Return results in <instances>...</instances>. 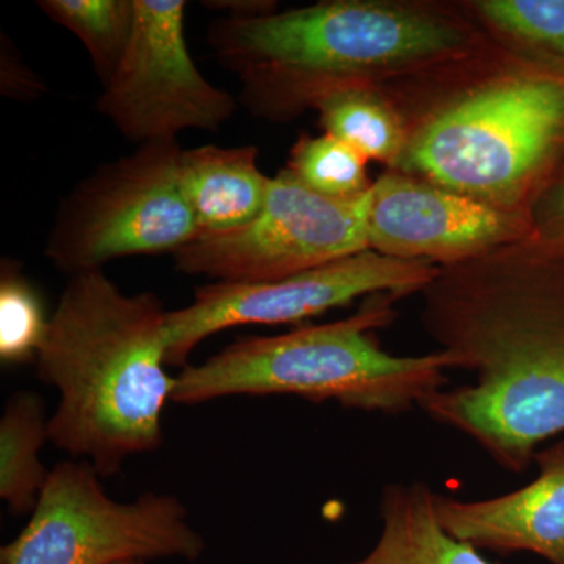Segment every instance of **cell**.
Returning a JSON list of instances; mask_svg holds the SVG:
<instances>
[{
    "instance_id": "3",
    "label": "cell",
    "mask_w": 564,
    "mask_h": 564,
    "mask_svg": "<svg viewBox=\"0 0 564 564\" xmlns=\"http://www.w3.org/2000/svg\"><path fill=\"white\" fill-rule=\"evenodd\" d=\"M489 39L462 3L323 0L215 21L207 43L240 82L252 117L285 122L333 93L386 87L469 54Z\"/></svg>"
},
{
    "instance_id": "12",
    "label": "cell",
    "mask_w": 564,
    "mask_h": 564,
    "mask_svg": "<svg viewBox=\"0 0 564 564\" xmlns=\"http://www.w3.org/2000/svg\"><path fill=\"white\" fill-rule=\"evenodd\" d=\"M540 474L532 484L492 499L434 496L441 525L477 549L532 552L564 564V441L534 454Z\"/></svg>"
},
{
    "instance_id": "4",
    "label": "cell",
    "mask_w": 564,
    "mask_h": 564,
    "mask_svg": "<svg viewBox=\"0 0 564 564\" xmlns=\"http://www.w3.org/2000/svg\"><path fill=\"white\" fill-rule=\"evenodd\" d=\"M169 311L151 292L128 295L93 270L74 274L36 352V373L57 389L50 441L101 477L162 445V413L176 377L166 373Z\"/></svg>"
},
{
    "instance_id": "21",
    "label": "cell",
    "mask_w": 564,
    "mask_h": 564,
    "mask_svg": "<svg viewBox=\"0 0 564 564\" xmlns=\"http://www.w3.org/2000/svg\"><path fill=\"white\" fill-rule=\"evenodd\" d=\"M534 239L564 252V166L532 209Z\"/></svg>"
},
{
    "instance_id": "15",
    "label": "cell",
    "mask_w": 564,
    "mask_h": 564,
    "mask_svg": "<svg viewBox=\"0 0 564 564\" xmlns=\"http://www.w3.org/2000/svg\"><path fill=\"white\" fill-rule=\"evenodd\" d=\"M50 419L35 392H18L0 419V497L13 514L31 513L50 478L40 451L50 440Z\"/></svg>"
},
{
    "instance_id": "23",
    "label": "cell",
    "mask_w": 564,
    "mask_h": 564,
    "mask_svg": "<svg viewBox=\"0 0 564 564\" xmlns=\"http://www.w3.org/2000/svg\"><path fill=\"white\" fill-rule=\"evenodd\" d=\"M113 564H147V562H141V560H124V562H117Z\"/></svg>"
},
{
    "instance_id": "18",
    "label": "cell",
    "mask_w": 564,
    "mask_h": 564,
    "mask_svg": "<svg viewBox=\"0 0 564 564\" xmlns=\"http://www.w3.org/2000/svg\"><path fill=\"white\" fill-rule=\"evenodd\" d=\"M36 6L80 40L106 85L131 41L135 0H40Z\"/></svg>"
},
{
    "instance_id": "20",
    "label": "cell",
    "mask_w": 564,
    "mask_h": 564,
    "mask_svg": "<svg viewBox=\"0 0 564 564\" xmlns=\"http://www.w3.org/2000/svg\"><path fill=\"white\" fill-rule=\"evenodd\" d=\"M47 322L39 296L20 273L2 270L0 284V358L3 362L35 359Z\"/></svg>"
},
{
    "instance_id": "8",
    "label": "cell",
    "mask_w": 564,
    "mask_h": 564,
    "mask_svg": "<svg viewBox=\"0 0 564 564\" xmlns=\"http://www.w3.org/2000/svg\"><path fill=\"white\" fill-rule=\"evenodd\" d=\"M370 199L372 191L356 199L326 198L282 169L254 220L185 245L173 254L176 270L220 282H262L343 261L370 250Z\"/></svg>"
},
{
    "instance_id": "1",
    "label": "cell",
    "mask_w": 564,
    "mask_h": 564,
    "mask_svg": "<svg viewBox=\"0 0 564 564\" xmlns=\"http://www.w3.org/2000/svg\"><path fill=\"white\" fill-rule=\"evenodd\" d=\"M422 295L426 333L475 383L433 393L421 410L524 473L564 433V252L522 240L440 267Z\"/></svg>"
},
{
    "instance_id": "19",
    "label": "cell",
    "mask_w": 564,
    "mask_h": 564,
    "mask_svg": "<svg viewBox=\"0 0 564 564\" xmlns=\"http://www.w3.org/2000/svg\"><path fill=\"white\" fill-rule=\"evenodd\" d=\"M367 162L344 141L323 132L318 137H300L285 170L304 187L326 198L356 199L373 187Z\"/></svg>"
},
{
    "instance_id": "16",
    "label": "cell",
    "mask_w": 564,
    "mask_h": 564,
    "mask_svg": "<svg viewBox=\"0 0 564 564\" xmlns=\"http://www.w3.org/2000/svg\"><path fill=\"white\" fill-rule=\"evenodd\" d=\"M314 110L323 132L344 141L367 161L395 169L406 133L402 115L383 88H345L326 96Z\"/></svg>"
},
{
    "instance_id": "11",
    "label": "cell",
    "mask_w": 564,
    "mask_h": 564,
    "mask_svg": "<svg viewBox=\"0 0 564 564\" xmlns=\"http://www.w3.org/2000/svg\"><path fill=\"white\" fill-rule=\"evenodd\" d=\"M533 237L530 215L496 209L393 170L373 182L369 248L389 258L455 265Z\"/></svg>"
},
{
    "instance_id": "10",
    "label": "cell",
    "mask_w": 564,
    "mask_h": 564,
    "mask_svg": "<svg viewBox=\"0 0 564 564\" xmlns=\"http://www.w3.org/2000/svg\"><path fill=\"white\" fill-rule=\"evenodd\" d=\"M185 9L184 0H135L128 50L96 104L139 147L176 140L187 129L218 131L236 113L237 99L212 85L193 62Z\"/></svg>"
},
{
    "instance_id": "6",
    "label": "cell",
    "mask_w": 564,
    "mask_h": 564,
    "mask_svg": "<svg viewBox=\"0 0 564 564\" xmlns=\"http://www.w3.org/2000/svg\"><path fill=\"white\" fill-rule=\"evenodd\" d=\"M181 152L177 140L154 141L80 182L55 217L46 258L74 276L129 256L174 254L198 239Z\"/></svg>"
},
{
    "instance_id": "17",
    "label": "cell",
    "mask_w": 564,
    "mask_h": 564,
    "mask_svg": "<svg viewBox=\"0 0 564 564\" xmlns=\"http://www.w3.org/2000/svg\"><path fill=\"white\" fill-rule=\"evenodd\" d=\"M494 40L564 73V0L466 2Z\"/></svg>"
},
{
    "instance_id": "22",
    "label": "cell",
    "mask_w": 564,
    "mask_h": 564,
    "mask_svg": "<svg viewBox=\"0 0 564 564\" xmlns=\"http://www.w3.org/2000/svg\"><path fill=\"white\" fill-rule=\"evenodd\" d=\"M206 9L228 11L231 18L267 17L276 11V2L272 0H215L204 2Z\"/></svg>"
},
{
    "instance_id": "13",
    "label": "cell",
    "mask_w": 564,
    "mask_h": 564,
    "mask_svg": "<svg viewBox=\"0 0 564 564\" xmlns=\"http://www.w3.org/2000/svg\"><path fill=\"white\" fill-rule=\"evenodd\" d=\"M256 147L215 144L182 150L180 177L199 237L242 228L265 204L270 181L259 169Z\"/></svg>"
},
{
    "instance_id": "2",
    "label": "cell",
    "mask_w": 564,
    "mask_h": 564,
    "mask_svg": "<svg viewBox=\"0 0 564 564\" xmlns=\"http://www.w3.org/2000/svg\"><path fill=\"white\" fill-rule=\"evenodd\" d=\"M403 118L393 172L532 217L564 166V73L489 39L381 87Z\"/></svg>"
},
{
    "instance_id": "7",
    "label": "cell",
    "mask_w": 564,
    "mask_h": 564,
    "mask_svg": "<svg viewBox=\"0 0 564 564\" xmlns=\"http://www.w3.org/2000/svg\"><path fill=\"white\" fill-rule=\"evenodd\" d=\"M90 463L51 470L31 521L0 549V564H113L182 558L206 551L177 497L147 492L122 503L104 491Z\"/></svg>"
},
{
    "instance_id": "9",
    "label": "cell",
    "mask_w": 564,
    "mask_h": 564,
    "mask_svg": "<svg viewBox=\"0 0 564 564\" xmlns=\"http://www.w3.org/2000/svg\"><path fill=\"white\" fill-rule=\"evenodd\" d=\"M437 272L433 263L367 250L284 280L203 285L193 303L166 314V366L184 369L204 339L225 329L300 323L381 293L403 299L422 293Z\"/></svg>"
},
{
    "instance_id": "14",
    "label": "cell",
    "mask_w": 564,
    "mask_h": 564,
    "mask_svg": "<svg viewBox=\"0 0 564 564\" xmlns=\"http://www.w3.org/2000/svg\"><path fill=\"white\" fill-rule=\"evenodd\" d=\"M434 496L419 481L386 486L380 538L369 554L347 564H494L441 525Z\"/></svg>"
},
{
    "instance_id": "5",
    "label": "cell",
    "mask_w": 564,
    "mask_h": 564,
    "mask_svg": "<svg viewBox=\"0 0 564 564\" xmlns=\"http://www.w3.org/2000/svg\"><path fill=\"white\" fill-rule=\"evenodd\" d=\"M399 296H369L350 317L280 336L248 337L176 377L173 402L199 404L236 395H295L347 410L400 414L443 391L454 369L443 350L384 351L375 332L397 317Z\"/></svg>"
}]
</instances>
